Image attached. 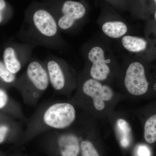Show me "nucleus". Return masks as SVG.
<instances>
[{"instance_id": "f257e3e1", "label": "nucleus", "mask_w": 156, "mask_h": 156, "mask_svg": "<svg viewBox=\"0 0 156 156\" xmlns=\"http://www.w3.org/2000/svg\"><path fill=\"white\" fill-rule=\"evenodd\" d=\"M76 116V110L72 105L56 102L45 108L42 115V123L48 128L62 130L71 126Z\"/></svg>"}, {"instance_id": "f03ea898", "label": "nucleus", "mask_w": 156, "mask_h": 156, "mask_svg": "<svg viewBox=\"0 0 156 156\" xmlns=\"http://www.w3.org/2000/svg\"><path fill=\"white\" fill-rule=\"evenodd\" d=\"M125 84L128 92L134 95H141L147 92L148 83L143 66L134 62L128 66L125 79Z\"/></svg>"}, {"instance_id": "7ed1b4c3", "label": "nucleus", "mask_w": 156, "mask_h": 156, "mask_svg": "<svg viewBox=\"0 0 156 156\" xmlns=\"http://www.w3.org/2000/svg\"><path fill=\"white\" fill-rule=\"evenodd\" d=\"M83 91L85 95L92 98L95 109L101 111L105 107V101L111 100L113 92L108 86H103L94 79H89L84 83Z\"/></svg>"}, {"instance_id": "20e7f679", "label": "nucleus", "mask_w": 156, "mask_h": 156, "mask_svg": "<svg viewBox=\"0 0 156 156\" xmlns=\"http://www.w3.org/2000/svg\"><path fill=\"white\" fill-rule=\"evenodd\" d=\"M62 15L57 21L58 27L62 30H67L72 27L76 20L84 17L86 9L79 2L67 1L62 5Z\"/></svg>"}, {"instance_id": "39448f33", "label": "nucleus", "mask_w": 156, "mask_h": 156, "mask_svg": "<svg viewBox=\"0 0 156 156\" xmlns=\"http://www.w3.org/2000/svg\"><path fill=\"white\" fill-rule=\"evenodd\" d=\"M88 58L92 63L90 70L91 76L96 80H105L110 71L107 65L110 60H105L103 49L98 47L92 48L88 54Z\"/></svg>"}, {"instance_id": "423d86ee", "label": "nucleus", "mask_w": 156, "mask_h": 156, "mask_svg": "<svg viewBox=\"0 0 156 156\" xmlns=\"http://www.w3.org/2000/svg\"><path fill=\"white\" fill-rule=\"evenodd\" d=\"M26 75L29 82L36 92H44L48 89L50 83L48 71L38 61H32L28 64Z\"/></svg>"}, {"instance_id": "0eeeda50", "label": "nucleus", "mask_w": 156, "mask_h": 156, "mask_svg": "<svg viewBox=\"0 0 156 156\" xmlns=\"http://www.w3.org/2000/svg\"><path fill=\"white\" fill-rule=\"evenodd\" d=\"M33 22L37 30L46 37H53L58 32L57 22L46 10L40 9L36 11L33 17Z\"/></svg>"}, {"instance_id": "6e6552de", "label": "nucleus", "mask_w": 156, "mask_h": 156, "mask_svg": "<svg viewBox=\"0 0 156 156\" xmlns=\"http://www.w3.org/2000/svg\"><path fill=\"white\" fill-rule=\"evenodd\" d=\"M57 144L62 156H77L80 152L79 139L74 134H61L58 136Z\"/></svg>"}, {"instance_id": "1a4fd4ad", "label": "nucleus", "mask_w": 156, "mask_h": 156, "mask_svg": "<svg viewBox=\"0 0 156 156\" xmlns=\"http://www.w3.org/2000/svg\"><path fill=\"white\" fill-rule=\"evenodd\" d=\"M47 69L50 83L55 90L61 91L66 85V77L64 72L59 62L51 59L47 63Z\"/></svg>"}, {"instance_id": "9d476101", "label": "nucleus", "mask_w": 156, "mask_h": 156, "mask_svg": "<svg viewBox=\"0 0 156 156\" xmlns=\"http://www.w3.org/2000/svg\"><path fill=\"white\" fill-rule=\"evenodd\" d=\"M116 129L120 144L124 148L130 145L132 138L131 129L128 122L123 119L117 120Z\"/></svg>"}, {"instance_id": "9b49d317", "label": "nucleus", "mask_w": 156, "mask_h": 156, "mask_svg": "<svg viewBox=\"0 0 156 156\" xmlns=\"http://www.w3.org/2000/svg\"><path fill=\"white\" fill-rule=\"evenodd\" d=\"M102 30L108 36L113 38H118L127 33L128 27L121 21H109L104 23Z\"/></svg>"}, {"instance_id": "f8f14e48", "label": "nucleus", "mask_w": 156, "mask_h": 156, "mask_svg": "<svg viewBox=\"0 0 156 156\" xmlns=\"http://www.w3.org/2000/svg\"><path fill=\"white\" fill-rule=\"evenodd\" d=\"M3 58L6 67L12 73L16 74L21 69V62L17 58L13 48L9 47L6 48L4 51Z\"/></svg>"}, {"instance_id": "ddd939ff", "label": "nucleus", "mask_w": 156, "mask_h": 156, "mask_svg": "<svg viewBox=\"0 0 156 156\" xmlns=\"http://www.w3.org/2000/svg\"><path fill=\"white\" fill-rule=\"evenodd\" d=\"M122 42L124 48L131 52H139L145 50L147 44L144 39L131 36L123 37Z\"/></svg>"}, {"instance_id": "4468645a", "label": "nucleus", "mask_w": 156, "mask_h": 156, "mask_svg": "<svg viewBox=\"0 0 156 156\" xmlns=\"http://www.w3.org/2000/svg\"><path fill=\"white\" fill-rule=\"evenodd\" d=\"M144 136L148 143L153 144L156 141V114L150 117L146 122Z\"/></svg>"}, {"instance_id": "2eb2a0df", "label": "nucleus", "mask_w": 156, "mask_h": 156, "mask_svg": "<svg viewBox=\"0 0 156 156\" xmlns=\"http://www.w3.org/2000/svg\"><path fill=\"white\" fill-rule=\"evenodd\" d=\"M80 146L82 156H99L94 145L89 140L82 141Z\"/></svg>"}, {"instance_id": "dca6fc26", "label": "nucleus", "mask_w": 156, "mask_h": 156, "mask_svg": "<svg viewBox=\"0 0 156 156\" xmlns=\"http://www.w3.org/2000/svg\"><path fill=\"white\" fill-rule=\"evenodd\" d=\"M0 78L8 83H13L16 80L15 74L11 73L6 67L5 63L0 61Z\"/></svg>"}, {"instance_id": "f3484780", "label": "nucleus", "mask_w": 156, "mask_h": 156, "mask_svg": "<svg viewBox=\"0 0 156 156\" xmlns=\"http://www.w3.org/2000/svg\"><path fill=\"white\" fill-rule=\"evenodd\" d=\"M9 101L8 94L3 89H0V109L4 108L7 105Z\"/></svg>"}, {"instance_id": "a211bd4d", "label": "nucleus", "mask_w": 156, "mask_h": 156, "mask_svg": "<svg viewBox=\"0 0 156 156\" xmlns=\"http://www.w3.org/2000/svg\"><path fill=\"white\" fill-rule=\"evenodd\" d=\"M10 128L6 125L0 126V144L5 140L7 135L9 133Z\"/></svg>"}, {"instance_id": "6ab92c4d", "label": "nucleus", "mask_w": 156, "mask_h": 156, "mask_svg": "<svg viewBox=\"0 0 156 156\" xmlns=\"http://www.w3.org/2000/svg\"><path fill=\"white\" fill-rule=\"evenodd\" d=\"M137 154L139 156H151L150 150L145 145H140L137 149Z\"/></svg>"}, {"instance_id": "aec40b11", "label": "nucleus", "mask_w": 156, "mask_h": 156, "mask_svg": "<svg viewBox=\"0 0 156 156\" xmlns=\"http://www.w3.org/2000/svg\"><path fill=\"white\" fill-rule=\"evenodd\" d=\"M6 6V2L5 0H0V23L2 21L3 11L5 8Z\"/></svg>"}, {"instance_id": "412c9836", "label": "nucleus", "mask_w": 156, "mask_h": 156, "mask_svg": "<svg viewBox=\"0 0 156 156\" xmlns=\"http://www.w3.org/2000/svg\"><path fill=\"white\" fill-rule=\"evenodd\" d=\"M155 18L156 19V11L155 14Z\"/></svg>"}, {"instance_id": "4be33fe9", "label": "nucleus", "mask_w": 156, "mask_h": 156, "mask_svg": "<svg viewBox=\"0 0 156 156\" xmlns=\"http://www.w3.org/2000/svg\"><path fill=\"white\" fill-rule=\"evenodd\" d=\"M155 2L156 3V0H154Z\"/></svg>"}]
</instances>
